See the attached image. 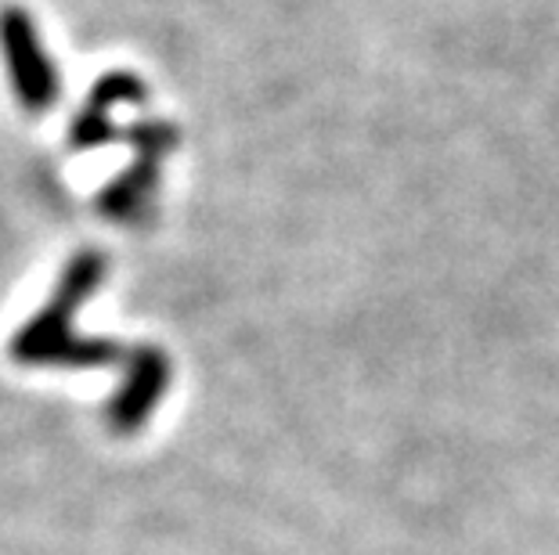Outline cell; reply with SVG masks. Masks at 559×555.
Returning <instances> with one entry per match:
<instances>
[{
    "mask_svg": "<svg viewBox=\"0 0 559 555\" xmlns=\"http://www.w3.org/2000/svg\"><path fill=\"white\" fill-rule=\"evenodd\" d=\"M0 58H4L11 94L26 112H51L62 98V76L47 55L40 29L22 4L0 8Z\"/></svg>",
    "mask_w": 559,
    "mask_h": 555,
    "instance_id": "2",
    "label": "cell"
},
{
    "mask_svg": "<svg viewBox=\"0 0 559 555\" xmlns=\"http://www.w3.org/2000/svg\"><path fill=\"white\" fill-rule=\"evenodd\" d=\"M127 137L134 145V162L98 195V214L109 220H134L152 203V195L159 188L163 162L170 159V152L181 141L177 126L166 120L134 123Z\"/></svg>",
    "mask_w": 559,
    "mask_h": 555,
    "instance_id": "3",
    "label": "cell"
},
{
    "mask_svg": "<svg viewBox=\"0 0 559 555\" xmlns=\"http://www.w3.org/2000/svg\"><path fill=\"white\" fill-rule=\"evenodd\" d=\"M105 270H109V260L94 250H83L69 260L51 300L11 336V361L26 364V369H94V364L123 361L127 350L120 342L87 339L73 328L80 306L105 281Z\"/></svg>",
    "mask_w": 559,
    "mask_h": 555,
    "instance_id": "1",
    "label": "cell"
},
{
    "mask_svg": "<svg viewBox=\"0 0 559 555\" xmlns=\"http://www.w3.org/2000/svg\"><path fill=\"white\" fill-rule=\"evenodd\" d=\"M174 379L170 353L159 347L127 350V379L105 405V422L116 436H134L145 422L156 415L159 400L166 397Z\"/></svg>",
    "mask_w": 559,
    "mask_h": 555,
    "instance_id": "4",
    "label": "cell"
},
{
    "mask_svg": "<svg viewBox=\"0 0 559 555\" xmlns=\"http://www.w3.org/2000/svg\"><path fill=\"white\" fill-rule=\"evenodd\" d=\"M148 94L145 84L130 73H109L105 80H98L91 91L87 105L80 109V116L73 120V130H69V141L76 148H98V145H109V141L120 137V130L112 123V109L116 105H141Z\"/></svg>",
    "mask_w": 559,
    "mask_h": 555,
    "instance_id": "5",
    "label": "cell"
}]
</instances>
